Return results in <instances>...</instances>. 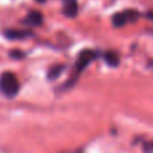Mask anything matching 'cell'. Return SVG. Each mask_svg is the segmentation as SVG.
<instances>
[{
    "label": "cell",
    "mask_w": 153,
    "mask_h": 153,
    "mask_svg": "<svg viewBox=\"0 0 153 153\" xmlns=\"http://www.w3.org/2000/svg\"><path fill=\"white\" fill-rule=\"evenodd\" d=\"M103 59L106 61V63H108L109 66H113V67L118 66V63H120V58L114 51H108V53H105Z\"/></svg>",
    "instance_id": "cell-6"
},
{
    "label": "cell",
    "mask_w": 153,
    "mask_h": 153,
    "mask_svg": "<svg viewBox=\"0 0 153 153\" xmlns=\"http://www.w3.org/2000/svg\"><path fill=\"white\" fill-rule=\"evenodd\" d=\"M146 16H148L151 20H153V12H148V13H146Z\"/></svg>",
    "instance_id": "cell-12"
},
{
    "label": "cell",
    "mask_w": 153,
    "mask_h": 153,
    "mask_svg": "<svg viewBox=\"0 0 153 153\" xmlns=\"http://www.w3.org/2000/svg\"><path fill=\"white\" fill-rule=\"evenodd\" d=\"M124 13L125 18H126V22H136L138 18V12L136 10H126Z\"/></svg>",
    "instance_id": "cell-9"
},
{
    "label": "cell",
    "mask_w": 153,
    "mask_h": 153,
    "mask_svg": "<svg viewBox=\"0 0 153 153\" xmlns=\"http://www.w3.org/2000/svg\"><path fill=\"white\" fill-rule=\"evenodd\" d=\"M65 70V66L63 65H55V66H53L50 70H48V79H55L58 78L59 75H61V73Z\"/></svg>",
    "instance_id": "cell-7"
},
{
    "label": "cell",
    "mask_w": 153,
    "mask_h": 153,
    "mask_svg": "<svg viewBox=\"0 0 153 153\" xmlns=\"http://www.w3.org/2000/svg\"><path fill=\"white\" fill-rule=\"evenodd\" d=\"M24 23L30 24V26H40L43 23V15L38 11H31L28 15L24 18Z\"/></svg>",
    "instance_id": "cell-4"
},
{
    "label": "cell",
    "mask_w": 153,
    "mask_h": 153,
    "mask_svg": "<svg viewBox=\"0 0 153 153\" xmlns=\"http://www.w3.org/2000/svg\"><path fill=\"white\" fill-rule=\"evenodd\" d=\"M10 56H11V58H15V59H20V58H23V56H24V54H23V51L12 50L10 53Z\"/></svg>",
    "instance_id": "cell-10"
},
{
    "label": "cell",
    "mask_w": 153,
    "mask_h": 153,
    "mask_svg": "<svg viewBox=\"0 0 153 153\" xmlns=\"http://www.w3.org/2000/svg\"><path fill=\"white\" fill-rule=\"evenodd\" d=\"M36 1H38V3H45L46 0H36Z\"/></svg>",
    "instance_id": "cell-13"
},
{
    "label": "cell",
    "mask_w": 153,
    "mask_h": 153,
    "mask_svg": "<svg viewBox=\"0 0 153 153\" xmlns=\"http://www.w3.org/2000/svg\"><path fill=\"white\" fill-rule=\"evenodd\" d=\"M145 152L146 153L153 152V141H151V143H148V144H145Z\"/></svg>",
    "instance_id": "cell-11"
},
{
    "label": "cell",
    "mask_w": 153,
    "mask_h": 153,
    "mask_svg": "<svg viewBox=\"0 0 153 153\" xmlns=\"http://www.w3.org/2000/svg\"><path fill=\"white\" fill-rule=\"evenodd\" d=\"M0 90L5 97H15L19 91V81L15 74L5 71L0 75Z\"/></svg>",
    "instance_id": "cell-1"
},
{
    "label": "cell",
    "mask_w": 153,
    "mask_h": 153,
    "mask_svg": "<svg viewBox=\"0 0 153 153\" xmlns=\"http://www.w3.org/2000/svg\"><path fill=\"white\" fill-rule=\"evenodd\" d=\"M111 22H113V24H114L116 27H121V26H124V24H126V23H128L124 12L116 13V15L113 16V19H111Z\"/></svg>",
    "instance_id": "cell-8"
},
{
    "label": "cell",
    "mask_w": 153,
    "mask_h": 153,
    "mask_svg": "<svg viewBox=\"0 0 153 153\" xmlns=\"http://www.w3.org/2000/svg\"><path fill=\"white\" fill-rule=\"evenodd\" d=\"M97 58V53L93 50H83L81 54L78 55V58H76V62H75V78L78 76V74L81 71H83L85 69H86L87 66H89V63L91 61H94V59Z\"/></svg>",
    "instance_id": "cell-2"
},
{
    "label": "cell",
    "mask_w": 153,
    "mask_h": 153,
    "mask_svg": "<svg viewBox=\"0 0 153 153\" xmlns=\"http://www.w3.org/2000/svg\"><path fill=\"white\" fill-rule=\"evenodd\" d=\"M63 13L69 18H74L78 13V4H76V0H70V1L65 3L63 7Z\"/></svg>",
    "instance_id": "cell-5"
},
{
    "label": "cell",
    "mask_w": 153,
    "mask_h": 153,
    "mask_svg": "<svg viewBox=\"0 0 153 153\" xmlns=\"http://www.w3.org/2000/svg\"><path fill=\"white\" fill-rule=\"evenodd\" d=\"M4 36L8 39H26L28 36H32V31L30 30H5Z\"/></svg>",
    "instance_id": "cell-3"
}]
</instances>
